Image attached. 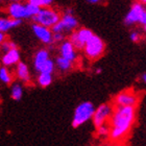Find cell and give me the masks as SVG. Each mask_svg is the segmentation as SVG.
Instances as JSON below:
<instances>
[{
    "label": "cell",
    "instance_id": "obj_1",
    "mask_svg": "<svg viewBox=\"0 0 146 146\" xmlns=\"http://www.w3.org/2000/svg\"><path fill=\"white\" fill-rule=\"evenodd\" d=\"M136 120V107L114 106V111L109 121L110 139L119 143L127 137Z\"/></svg>",
    "mask_w": 146,
    "mask_h": 146
},
{
    "label": "cell",
    "instance_id": "obj_2",
    "mask_svg": "<svg viewBox=\"0 0 146 146\" xmlns=\"http://www.w3.org/2000/svg\"><path fill=\"white\" fill-rule=\"evenodd\" d=\"M95 107L90 101H84L79 104L76 107L74 111V115L72 119V126L73 127H78L90 119L93 118V115L95 113Z\"/></svg>",
    "mask_w": 146,
    "mask_h": 146
},
{
    "label": "cell",
    "instance_id": "obj_3",
    "mask_svg": "<svg viewBox=\"0 0 146 146\" xmlns=\"http://www.w3.org/2000/svg\"><path fill=\"white\" fill-rule=\"evenodd\" d=\"M106 50V44L101 38L96 35H93L91 39L86 43L84 47L86 56L90 60H97L104 53Z\"/></svg>",
    "mask_w": 146,
    "mask_h": 146
},
{
    "label": "cell",
    "instance_id": "obj_4",
    "mask_svg": "<svg viewBox=\"0 0 146 146\" xmlns=\"http://www.w3.org/2000/svg\"><path fill=\"white\" fill-rule=\"evenodd\" d=\"M61 18L62 17L60 15V13H58L55 9H51L49 6H46V7H42L39 14L35 16L33 19H34L35 23L51 28L53 25L56 24L61 20Z\"/></svg>",
    "mask_w": 146,
    "mask_h": 146
},
{
    "label": "cell",
    "instance_id": "obj_5",
    "mask_svg": "<svg viewBox=\"0 0 146 146\" xmlns=\"http://www.w3.org/2000/svg\"><path fill=\"white\" fill-rule=\"evenodd\" d=\"M114 111V106L110 104H100L97 109L95 110V113L93 115V124L95 125V127L97 128L98 126L108 123L111 119V116Z\"/></svg>",
    "mask_w": 146,
    "mask_h": 146
},
{
    "label": "cell",
    "instance_id": "obj_6",
    "mask_svg": "<svg viewBox=\"0 0 146 146\" xmlns=\"http://www.w3.org/2000/svg\"><path fill=\"white\" fill-rule=\"evenodd\" d=\"M93 31L91 29H89V28H79L78 31H74L72 34L70 35V38L69 40L71 41L74 47L76 49H78V50H82L84 49L85 47L86 43L88 42L89 40L91 39L92 36H93Z\"/></svg>",
    "mask_w": 146,
    "mask_h": 146
},
{
    "label": "cell",
    "instance_id": "obj_7",
    "mask_svg": "<svg viewBox=\"0 0 146 146\" xmlns=\"http://www.w3.org/2000/svg\"><path fill=\"white\" fill-rule=\"evenodd\" d=\"M139 102V96L135 91L126 90L119 93L114 99V106L119 107H136Z\"/></svg>",
    "mask_w": 146,
    "mask_h": 146
},
{
    "label": "cell",
    "instance_id": "obj_8",
    "mask_svg": "<svg viewBox=\"0 0 146 146\" xmlns=\"http://www.w3.org/2000/svg\"><path fill=\"white\" fill-rule=\"evenodd\" d=\"M31 29L34 31L35 36L46 45H50L53 42V31L50 27L44 26V25L34 23L31 25Z\"/></svg>",
    "mask_w": 146,
    "mask_h": 146
},
{
    "label": "cell",
    "instance_id": "obj_9",
    "mask_svg": "<svg viewBox=\"0 0 146 146\" xmlns=\"http://www.w3.org/2000/svg\"><path fill=\"white\" fill-rule=\"evenodd\" d=\"M145 11L144 4H142L141 2H136L133 4V6L131 7L129 12L126 14L124 18V24L125 25H133L136 23H139L141 18L142 13Z\"/></svg>",
    "mask_w": 146,
    "mask_h": 146
},
{
    "label": "cell",
    "instance_id": "obj_10",
    "mask_svg": "<svg viewBox=\"0 0 146 146\" xmlns=\"http://www.w3.org/2000/svg\"><path fill=\"white\" fill-rule=\"evenodd\" d=\"M7 14L13 19H27L29 18L26 9V4L22 2H11L7 6Z\"/></svg>",
    "mask_w": 146,
    "mask_h": 146
},
{
    "label": "cell",
    "instance_id": "obj_11",
    "mask_svg": "<svg viewBox=\"0 0 146 146\" xmlns=\"http://www.w3.org/2000/svg\"><path fill=\"white\" fill-rule=\"evenodd\" d=\"M60 53L62 56L68 58L72 62H75L77 58V54H76V48L74 47L70 40L68 41H63L60 47Z\"/></svg>",
    "mask_w": 146,
    "mask_h": 146
},
{
    "label": "cell",
    "instance_id": "obj_12",
    "mask_svg": "<svg viewBox=\"0 0 146 146\" xmlns=\"http://www.w3.org/2000/svg\"><path fill=\"white\" fill-rule=\"evenodd\" d=\"M20 62V52L18 48H13L6 53H4L2 56V64L6 67L13 66V65L18 64Z\"/></svg>",
    "mask_w": 146,
    "mask_h": 146
},
{
    "label": "cell",
    "instance_id": "obj_13",
    "mask_svg": "<svg viewBox=\"0 0 146 146\" xmlns=\"http://www.w3.org/2000/svg\"><path fill=\"white\" fill-rule=\"evenodd\" d=\"M61 21L63 23V25H64L66 33L74 31L78 26L77 19L73 16V14H70V13H65L64 15H63V17L61 18Z\"/></svg>",
    "mask_w": 146,
    "mask_h": 146
},
{
    "label": "cell",
    "instance_id": "obj_14",
    "mask_svg": "<svg viewBox=\"0 0 146 146\" xmlns=\"http://www.w3.org/2000/svg\"><path fill=\"white\" fill-rule=\"evenodd\" d=\"M22 23L21 19H13L9 17L7 18H0V31L2 33H6L9 29H12L14 27H17Z\"/></svg>",
    "mask_w": 146,
    "mask_h": 146
},
{
    "label": "cell",
    "instance_id": "obj_15",
    "mask_svg": "<svg viewBox=\"0 0 146 146\" xmlns=\"http://www.w3.org/2000/svg\"><path fill=\"white\" fill-rule=\"evenodd\" d=\"M16 73H17V77L19 79H21L22 82H28L31 80V74H29V70H28L27 65L19 62L17 64V68H16Z\"/></svg>",
    "mask_w": 146,
    "mask_h": 146
},
{
    "label": "cell",
    "instance_id": "obj_16",
    "mask_svg": "<svg viewBox=\"0 0 146 146\" xmlns=\"http://www.w3.org/2000/svg\"><path fill=\"white\" fill-rule=\"evenodd\" d=\"M48 58H49V52L47 51L46 49H40L39 51L36 53V55H35V61H34L35 69L40 72L41 67H42L43 64H44Z\"/></svg>",
    "mask_w": 146,
    "mask_h": 146
},
{
    "label": "cell",
    "instance_id": "obj_17",
    "mask_svg": "<svg viewBox=\"0 0 146 146\" xmlns=\"http://www.w3.org/2000/svg\"><path fill=\"white\" fill-rule=\"evenodd\" d=\"M55 65H56V67H58V69L60 71L66 72V71H69L72 69L73 62L61 55V56L56 58V60H55Z\"/></svg>",
    "mask_w": 146,
    "mask_h": 146
},
{
    "label": "cell",
    "instance_id": "obj_18",
    "mask_svg": "<svg viewBox=\"0 0 146 146\" xmlns=\"http://www.w3.org/2000/svg\"><path fill=\"white\" fill-rule=\"evenodd\" d=\"M52 82V74L51 73H44L40 72V75L38 76V84L43 88H46L51 85Z\"/></svg>",
    "mask_w": 146,
    "mask_h": 146
},
{
    "label": "cell",
    "instance_id": "obj_19",
    "mask_svg": "<svg viewBox=\"0 0 146 146\" xmlns=\"http://www.w3.org/2000/svg\"><path fill=\"white\" fill-rule=\"evenodd\" d=\"M0 80L4 84H11L13 80L12 74L9 71V69L6 68V66L0 68Z\"/></svg>",
    "mask_w": 146,
    "mask_h": 146
},
{
    "label": "cell",
    "instance_id": "obj_20",
    "mask_svg": "<svg viewBox=\"0 0 146 146\" xmlns=\"http://www.w3.org/2000/svg\"><path fill=\"white\" fill-rule=\"evenodd\" d=\"M11 95H12V98L14 100H20L22 98V95H23V89L19 84H15L13 86L12 92H11Z\"/></svg>",
    "mask_w": 146,
    "mask_h": 146
},
{
    "label": "cell",
    "instance_id": "obj_21",
    "mask_svg": "<svg viewBox=\"0 0 146 146\" xmlns=\"http://www.w3.org/2000/svg\"><path fill=\"white\" fill-rule=\"evenodd\" d=\"M55 69V63L52 60H50V58H48L47 61L43 64V66L41 67V69H40V72H44V73H53V71H54Z\"/></svg>",
    "mask_w": 146,
    "mask_h": 146
},
{
    "label": "cell",
    "instance_id": "obj_22",
    "mask_svg": "<svg viewBox=\"0 0 146 146\" xmlns=\"http://www.w3.org/2000/svg\"><path fill=\"white\" fill-rule=\"evenodd\" d=\"M26 4V9H27V13H28V16H29V18L33 17L34 18L35 16H36L39 14V12L41 11V6L36 5L35 3H31V2H27L25 3Z\"/></svg>",
    "mask_w": 146,
    "mask_h": 146
},
{
    "label": "cell",
    "instance_id": "obj_23",
    "mask_svg": "<svg viewBox=\"0 0 146 146\" xmlns=\"http://www.w3.org/2000/svg\"><path fill=\"white\" fill-rule=\"evenodd\" d=\"M110 124L109 123H104V124L100 125L97 127V135L100 137H109L110 136Z\"/></svg>",
    "mask_w": 146,
    "mask_h": 146
},
{
    "label": "cell",
    "instance_id": "obj_24",
    "mask_svg": "<svg viewBox=\"0 0 146 146\" xmlns=\"http://www.w3.org/2000/svg\"><path fill=\"white\" fill-rule=\"evenodd\" d=\"M13 48H17V45H16V43L12 42V41H4V42L1 44V46H0V50H1L3 53H6V52L9 51V50Z\"/></svg>",
    "mask_w": 146,
    "mask_h": 146
},
{
    "label": "cell",
    "instance_id": "obj_25",
    "mask_svg": "<svg viewBox=\"0 0 146 146\" xmlns=\"http://www.w3.org/2000/svg\"><path fill=\"white\" fill-rule=\"evenodd\" d=\"M28 2L35 3L36 5L41 6V7H46V6H50L52 4L53 0H27Z\"/></svg>",
    "mask_w": 146,
    "mask_h": 146
},
{
    "label": "cell",
    "instance_id": "obj_26",
    "mask_svg": "<svg viewBox=\"0 0 146 146\" xmlns=\"http://www.w3.org/2000/svg\"><path fill=\"white\" fill-rule=\"evenodd\" d=\"M51 29L53 33H62V34H64L65 33V27H64V25H63L61 20H60L56 24L53 25V26L51 27Z\"/></svg>",
    "mask_w": 146,
    "mask_h": 146
},
{
    "label": "cell",
    "instance_id": "obj_27",
    "mask_svg": "<svg viewBox=\"0 0 146 146\" xmlns=\"http://www.w3.org/2000/svg\"><path fill=\"white\" fill-rule=\"evenodd\" d=\"M64 39V34H62V33H53V42H63Z\"/></svg>",
    "mask_w": 146,
    "mask_h": 146
},
{
    "label": "cell",
    "instance_id": "obj_28",
    "mask_svg": "<svg viewBox=\"0 0 146 146\" xmlns=\"http://www.w3.org/2000/svg\"><path fill=\"white\" fill-rule=\"evenodd\" d=\"M129 38H131V41H133V42H135V43H138L141 39L140 34H139V33H137V31H133V33H131V36H129Z\"/></svg>",
    "mask_w": 146,
    "mask_h": 146
},
{
    "label": "cell",
    "instance_id": "obj_29",
    "mask_svg": "<svg viewBox=\"0 0 146 146\" xmlns=\"http://www.w3.org/2000/svg\"><path fill=\"white\" fill-rule=\"evenodd\" d=\"M139 23H141L142 25H146V9L142 13V15H141V18H140V21Z\"/></svg>",
    "mask_w": 146,
    "mask_h": 146
},
{
    "label": "cell",
    "instance_id": "obj_30",
    "mask_svg": "<svg viewBox=\"0 0 146 146\" xmlns=\"http://www.w3.org/2000/svg\"><path fill=\"white\" fill-rule=\"evenodd\" d=\"M4 41H5V35H4V33L0 31V46H1V44H2Z\"/></svg>",
    "mask_w": 146,
    "mask_h": 146
},
{
    "label": "cell",
    "instance_id": "obj_31",
    "mask_svg": "<svg viewBox=\"0 0 146 146\" xmlns=\"http://www.w3.org/2000/svg\"><path fill=\"white\" fill-rule=\"evenodd\" d=\"M101 0H87V2L88 3H91V4H96V3L100 2Z\"/></svg>",
    "mask_w": 146,
    "mask_h": 146
},
{
    "label": "cell",
    "instance_id": "obj_32",
    "mask_svg": "<svg viewBox=\"0 0 146 146\" xmlns=\"http://www.w3.org/2000/svg\"><path fill=\"white\" fill-rule=\"evenodd\" d=\"M101 72H102V69H101V68H98V69H96V71H95L96 74H100Z\"/></svg>",
    "mask_w": 146,
    "mask_h": 146
},
{
    "label": "cell",
    "instance_id": "obj_33",
    "mask_svg": "<svg viewBox=\"0 0 146 146\" xmlns=\"http://www.w3.org/2000/svg\"><path fill=\"white\" fill-rule=\"evenodd\" d=\"M142 80L146 84V73H144L143 75H142Z\"/></svg>",
    "mask_w": 146,
    "mask_h": 146
},
{
    "label": "cell",
    "instance_id": "obj_34",
    "mask_svg": "<svg viewBox=\"0 0 146 146\" xmlns=\"http://www.w3.org/2000/svg\"><path fill=\"white\" fill-rule=\"evenodd\" d=\"M9 2H21L23 0H9Z\"/></svg>",
    "mask_w": 146,
    "mask_h": 146
},
{
    "label": "cell",
    "instance_id": "obj_35",
    "mask_svg": "<svg viewBox=\"0 0 146 146\" xmlns=\"http://www.w3.org/2000/svg\"><path fill=\"white\" fill-rule=\"evenodd\" d=\"M139 2H141L142 4H146V0H139Z\"/></svg>",
    "mask_w": 146,
    "mask_h": 146
},
{
    "label": "cell",
    "instance_id": "obj_36",
    "mask_svg": "<svg viewBox=\"0 0 146 146\" xmlns=\"http://www.w3.org/2000/svg\"><path fill=\"white\" fill-rule=\"evenodd\" d=\"M144 31H145V33H146V25H144Z\"/></svg>",
    "mask_w": 146,
    "mask_h": 146
},
{
    "label": "cell",
    "instance_id": "obj_37",
    "mask_svg": "<svg viewBox=\"0 0 146 146\" xmlns=\"http://www.w3.org/2000/svg\"><path fill=\"white\" fill-rule=\"evenodd\" d=\"M1 2H2V0H0V3H1Z\"/></svg>",
    "mask_w": 146,
    "mask_h": 146
}]
</instances>
